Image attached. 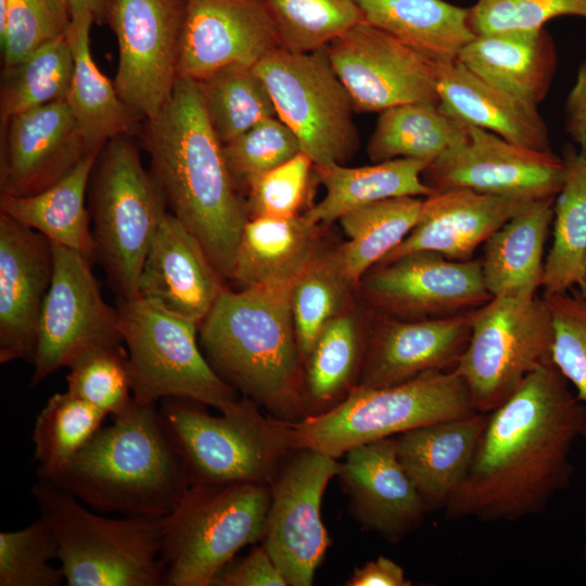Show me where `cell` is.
Masks as SVG:
<instances>
[{
    "label": "cell",
    "instance_id": "7c38bea8",
    "mask_svg": "<svg viewBox=\"0 0 586 586\" xmlns=\"http://www.w3.org/2000/svg\"><path fill=\"white\" fill-rule=\"evenodd\" d=\"M277 116L295 133L314 165L345 164L359 146L352 99L327 48L294 52L278 48L254 66Z\"/></svg>",
    "mask_w": 586,
    "mask_h": 586
},
{
    "label": "cell",
    "instance_id": "6da1fadb",
    "mask_svg": "<svg viewBox=\"0 0 586 586\" xmlns=\"http://www.w3.org/2000/svg\"><path fill=\"white\" fill-rule=\"evenodd\" d=\"M586 407L552 361L488 412L472 466L448 501V520L517 521L542 512L571 480L570 454Z\"/></svg>",
    "mask_w": 586,
    "mask_h": 586
},
{
    "label": "cell",
    "instance_id": "7dc6e473",
    "mask_svg": "<svg viewBox=\"0 0 586 586\" xmlns=\"http://www.w3.org/2000/svg\"><path fill=\"white\" fill-rule=\"evenodd\" d=\"M69 25L71 14L62 0H8L7 23L0 33L4 66L65 37Z\"/></svg>",
    "mask_w": 586,
    "mask_h": 586
},
{
    "label": "cell",
    "instance_id": "484cf974",
    "mask_svg": "<svg viewBox=\"0 0 586 586\" xmlns=\"http://www.w3.org/2000/svg\"><path fill=\"white\" fill-rule=\"evenodd\" d=\"M488 413L419 426L394 436L397 458L428 512L445 509L464 481Z\"/></svg>",
    "mask_w": 586,
    "mask_h": 586
},
{
    "label": "cell",
    "instance_id": "7402d4cb",
    "mask_svg": "<svg viewBox=\"0 0 586 586\" xmlns=\"http://www.w3.org/2000/svg\"><path fill=\"white\" fill-rule=\"evenodd\" d=\"M475 309L420 320L380 314L369 328L357 385L390 386L426 371L454 369L468 345Z\"/></svg>",
    "mask_w": 586,
    "mask_h": 586
},
{
    "label": "cell",
    "instance_id": "4316f807",
    "mask_svg": "<svg viewBox=\"0 0 586 586\" xmlns=\"http://www.w3.org/2000/svg\"><path fill=\"white\" fill-rule=\"evenodd\" d=\"M435 76L440 106L457 120L524 148L551 151L538 106L487 82L458 60L435 63Z\"/></svg>",
    "mask_w": 586,
    "mask_h": 586
},
{
    "label": "cell",
    "instance_id": "9a60e30c",
    "mask_svg": "<svg viewBox=\"0 0 586 586\" xmlns=\"http://www.w3.org/2000/svg\"><path fill=\"white\" fill-rule=\"evenodd\" d=\"M52 247L54 273L38 323L31 388L88 348L124 343L117 309L104 301L91 262L75 250Z\"/></svg>",
    "mask_w": 586,
    "mask_h": 586
},
{
    "label": "cell",
    "instance_id": "c3c4849f",
    "mask_svg": "<svg viewBox=\"0 0 586 586\" xmlns=\"http://www.w3.org/2000/svg\"><path fill=\"white\" fill-rule=\"evenodd\" d=\"M544 298L553 327L551 361L586 407V300L575 288ZM582 437L586 442V426Z\"/></svg>",
    "mask_w": 586,
    "mask_h": 586
},
{
    "label": "cell",
    "instance_id": "4fadbf2b",
    "mask_svg": "<svg viewBox=\"0 0 586 586\" xmlns=\"http://www.w3.org/2000/svg\"><path fill=\"white\" fill-rule=\"evenodd\" d=\"M186 0H110L105 13L118 44L114 85L139 119L155 117L178 80Z\"/></svg>",
    "mask_w": 586,
    "mask_h": 586
},
{
    "label": "cell",
    "instance_id": "816d5d0a",
    "mask_svg": "<svg viewBox=\"0 0 586 586\" xmlns=\"http://www.w3.org/2000/svg\"><path fill=\"white\" fill-rule=\"evenodd\" d=\"M213 586H288V583L262 545L237 562L231 561L218 574Z\"/></svg>",
    "mask_w": 586,
    "mask_h": 586
},
{
    "label": "cell",
    "instance_id": "52a82bcc",
    "mask_svg": "<svg viewBox=\"0 0 586 586\" xmlns=\"http://www.w3.org/2000/svg\"><path fill=\"white\" fill-rule=\"evenodd\" d=\"M163 428L193 484H270L292 450L286 422L265 417L243 396L218 416L205 405L160 400Z\"/></svg>",
    "mask_w": 586,
    "mask_h": 586
},
{
    "label": "cell",
    "instance_id": "3957f363",
    "mask_svg": "<svg viewBox=\"0 0 586 586\" xmlns=\"http://www.w3.org/2000/svg\"><path fill=\"white\" fill-rule=\"evenodd\" d=\"M292 284L226 288L199 326L201 348L216 373L283 421L308 416Z\"/></svg>",
    "mask_w": 586,
    "mask_h": 586
},
{
    "label": "cell",
    "instance_id": "7bdbcfd3",
    "mask_svg": "<svg viewBox=\"0 0 586 586\" xmlns=\"http://www.w3.org/2000/svg\"><path fill=\"white\" fill-rule=\"evenodd\" d=\"M280 47L294 52L326 48L349 28L365 22L356 0H263Z\"/></svg>",
    "mask_w": 586,
    "mask_h": 586
},
{
    "label": "cell",
    "instance_id": "ba28073f",
    "mask_svg": "<svg viewBox=\"0 0 586 586\" xmlns=\"http://www.w3.org/2000/svg\"><path fill=\"white\" fill-rule=\"evenodd\" d=\"M87 196L97 258L110 286L117 298L139 297L142 265L167 206L131 136L100 149Z\"/></svg>",
    "mask_w": 586,
    "mask_h": 586
},
{
    "label": "cell",
    "instance_id": "e0dca14e",
    "mask_svg": "<svg viewBox=\"0 0 586 586\" xmlns=\"http://www.w3.org/2000/svg\"><path fill=\"white\" fill-rule=\"evenodd\" d=\"M326 48L355 112L380 113L413 102L440 104L435 62L367 22Z\"/></svg>",
    "mask_w": 586,
    "mask_h": 586
},
{
    "label": "cell",
    "instance_id": "f1b7e54d",
    "mask_svg": "<svg viewBox=\"0 0 586 586\" xmlns=\"http://www.w3.org/2000/svg\"><path fill=\"white\" fill-rule=\"evenodd\" d=\"M556 196L527 201L485 241L482 273L493 297L537 294Z\"/></svg>",
    "mask_w": 586,
    "mask_h": 586
},
{
    "label": "cell",
    "instance_id": "6f0895ef",
    "mask_svg": "<svg viewBox=\"0 0 586 586\" xmlns=\"http://www.w3.org/2000/svg\"><path fill=\"white\" fill-rule=\"evenodd\" d=\"M585 535H586V522H585ZM583 559L586 562V539L583 547Z\"/></svg>",
    "mask_w": 586,
    "mask_h": 586
},
{
    "label": "cell",
    "instance_id": "9f6ffc18",
    "mask_svg": "<svg viewBox=\"0 0 586 586\" xmlns=\"http://www.w3.org/2000/svg\"><path fill=\"white\" fill-rule=\"evenodd\" d=\"M578 293L586 300V256L576 282Z\"/></svg>",
    "mask_w": 586,
    "mask_h": 586
},
{
    "label": "cell",
    "instance_id": "836d02e7",
    "mask_svg": "<svg viewBox=\"0 0 586 586\" xmlns=\"http://www.w3.org/2000/svg\"><path fill=\"white\" fill-rule=\"evenodd\" d=\"M98 153L87 154L64 178L37 194L0 195V213L92 262L97 253L86 198Z\"/></svg>",
    "mask_w": 586,
    "mask_h": 586
},
{
    "label": "cell",
    "instance_id": "44dd1931",
    "mask_svg": "<svg viewBox=\"0 0 586 586\" xmlns=\"http://www.w3.org/2000/svg\"><path fill=\"white\" fill-rule=\"evenodd\" d=\"M53 273L52 243L0 213V364L33 362Z\"/></svg>",
    "mask_w": 586,
    "mask_h": 586
},
{
    "label": "cell",
    "instance_id": "db71d44e",
    "mask_svg": "<svg viewBox=\"0 0 586 586\" xmlns=\"http://www.w3.org/2000/svg\"><path fill=\"white\" fill-rule=\"evenodd\" d=\"M404 569L392 559L379 556L365 565L356 568L346 586H410Z\"/></svg>",
    "mask_w": 586,
    "mask_h": 586
},
{
    "label": "cell",
    "instance_id": "5b68a950",
    "mask_svg": "<svg viewBox=\"0 0 586 586\" xmlns=\"http://www.w3.org/2000/svg\"><path fill=\"white\" fill-rule=\"evenodd\" d=\"M31 495L50 527L68 586H163L164 518H109L38 477Z\"/></svg>",
    "mask_w": 586,
    "mask_h": 586
},
{
    "label": "cell",
    "instance_id": "d6a6232c",
    "mask_svg": "<svg viewBox=\"0 0 586 586\" xmlns=\"http://www.w3.org/2000/svg\"><path fill=\"white\" fill-rule=\"evenodd\" d=\"M429 162L395 158L361 167L314 165L326 194L304 214L310 221L330 224L361 206L398 196H430L435 191L422 179Z\"/></svg>",
    "mask_w": 586,
    "mask_h": 586
},
{
    "label": "cell",
    "instance_id": "8fae6325",
    "mask_svg": "<svg viewBox=\"0 0 586 586\" xmlns=\"http://www.w3.org/2000/svg\"><path fill=\"white\" fill-rule=\"evenodd\" d=\"M553 327L548 304L535 295L496 296L475 309L470 339L454 368L476 412L507 400L525 378L551 361Z\"/></svg>",
    "mask_w": 586,
    "mask_h": 586
},
{
    "label": "cell",
    "instance_id": "11a10c76",
    "mask_svg": "<svg viewBox=\"0 0 586 586\" xmlns=\"http://www.w3.org/2000/svg\"><path fill=\"white\" fill-rule=\"evenodd\" d=\"M71 16L76 13H90L94 22H105V13L110 0H62Z\"/></svg>",
    "mask_w": 586,
    "mask_h": 586
},
{
    "label": "cell",
    "instance_id": "603a6c76",
    "mask_svg": "<svg viewBox=\"0 0 586 586\" xmlns=\"http://www.w3.org/2000/svg\"><path fill=\"white\" fill-rule=\"evenodd\" d=\"M344 456L336 476L365 530L397 543L422 524L428 510L397 458L394 436L355 446Z\"/></svg>",
    "mask_w": 586,
    "mask_h": 586
},
{
    "label": "cell",
    "instance_id": "bcb514c9",
    "mask_svg": "<svg viewBox=\"0 0 586 586\" xmlns=\"http://www.w3.org/2000/svg\"><path fill=\"white\" fill-rule=\"evenodd\" d=\"M53 534L39 518L26 527L0 533V586H60L65 582Z\"/></svg>",
    "mask_w": 586,
    "mask_h": 586
},
{
    "label": "cell",
    "instance_id": "d4e9b609",
    "mask_svg": "<svg viewBox=\"0 0 586 586\" xmlns=\"http://www.w3.org/2000/svg\"><path fill=\"white\" fill-rule=\"evenodd\" d=\"M527 201L466 188L435 192L423 200L418 221L409 234L379 264L418 251L435 252L450 260L472 259L476 247Z\"/></svg>",
    "mask_w": 586,
    "mask_h": 586
},
{
    "label": "cell",
    "instance_id": "8992f818",
    "mask_svg": "<svg viewBox=\"0 0 586 586\" xmlns=\"http://www.w3.org/2000/svg\"><path fill=\"white\" fill-rule=\"evenodd\" d=\"M473 412L463 379L450 369L390 386L356 385L331 409L285 422L292 449L309 448L339 459L355 446Z\"/></svg>",
    "mask_w": 586,
    "mask_h": 586
},
{
    "label": "cell",
    "instance_id": "ffe728a7",
    "mask_svg": "<svg viewBox=\"0 0 586 586\" xmlns=\"http://www.w3.org/2000/svg\"><path fill=\"white\" fill-rule=\"evenodd\" d=\"M0 128V195L37 194L88 154L66 100L17 114Z\"/></svg>",
    "mask_w": 586,
    "mask_h": 586
},
{
    "label": "cell",
    "instance_id": "f5cc1de1",
    "mask_svg": "<svg viewBox=\"0 0 586 586\" xmlns=\"http://www.w3.org/2000/svg\"><path fill=\"white\" fill-rule=\"evenodd\" d=\"M564 128L575 143L578 155L586 160V60L578 66L565 100Z\"/></svg>",
    "mask_w": 586,
    "mask_h": 586
},
{
    "label": "cell",
    "instance_id": "4dcf8cb0",
    "mask_svg": "<svg viewBox=\"0 0 586 586\" xmlns=\"http://www.w3.org/2000/svg\"><path fill=\"white\" fill-rule=\"evenodd\" d=\"M318 230L304 214L249 218L229 280L240 290L293 282L318 251Z\"/></svg>",
    "mask_w": 586,
    "mask_h": 586
},
{
    "label": "cell",
    "instance_id": "5bb4252c",
    "mask_svg": "<svg viewBox=\"0 0 586 586\" xmlns=\"http://www.w3.org/2000/svg\"><path fill=\"white\" fill-rule=\"evenodd\" d=\"M340 462L309 448L292 449L270 486V505L262 538L288 586H310L330 546L321 501Z\"/></svg>",
    "mask_w": 586,
    "mask_h": 586
},
{
    "label": "cell",
    "instance_id": "30bf717a",
    "mask_svg": "<svg viewBox=\"0 0 586 586\" xmlns=\"http://www.w3.org/2000/svg\"><path fill=\"white\" fill-rule=\"evenodd\" d=\"M132 396L140 404L183 398L227 410L239 397L207 361L199 323L141 297L116 300Z\"/></svg>",
    "mask_w": 586,
    "mask_h": 586
},
{
    "label": "cell",
    "instance_id": "74e56055",
    "mask_svg": "<svg viewBox=\"0 0 586 586\" xmlns=\"http://www.w3.org/2000/svg\"><path fill=\"white\" fill-rule=\"evenodd\" d=\"M562 158L565 174L553 204V241L544 263V295L574 288L586 256V160L571 145Z\"/></svg>",
    "mask_w": 586,
    "mask_h": 586
},
{
    "label": "cell",
    "instance_id": "1f68e13d",
    "mask_svg": "<svg viewBox=\"0 0 586 586\" xmlns=\"http://www.w3.org/2000/svg\"><path fill=\"white\" fill-rule=\"evenodd\" d=\"M365 22L432 62H450L476 37L470 9L445 0H356Z\"/></svg>",
    "mask_w": 586,
    "mask_h": 586
},
{
    "label": "cell",
    "instance_id": "2e32d148",
    "mask_svg": "<svg viewBox=\"0 0 586 586\" xmlns=\"http://www.w3.org/2000/svg\"><path fill=\"white\" fill-rule=\"evenodd\" d=\"M362 297L379 314L420 320L481 307L493 298L481 258L450 260L418 251L372 267L359 281Z\"/></svg>",
    "mask_w": 586,
    "mask_h": 586
},
{
    "label": "cell",
    "instance_id": "f546056e",
    "mask_svg": "<svg viewBox=\"0 0 586 586\" xmlns=\"http://www.w3.org/2000/svg\"><path fill=\"white\" fill-rule=\"evenodd\" d=\"M90 13L71 16L66 38L71 44L74 69L66 102L84 138L87 153H97L111 139L132 136L139 118L119 98L112 82L95 64L90 50Z\"/></svg>",
    "mask_w": 586,
    "mask_h": 586
},
{
    "label": "cell",
    "instance_id": "8d00e7d4",
    "mask_svg": "<svg viewBox=\"0 0 586 586\" xmlns=\"http://www.w3.org/2000/svg\"><path fill=\"white\" fill-rule=\"evenodd\" d=\"M422 203L418 196L391 198L351 211L339 219L348 240L335 252L356 286L409 234L418 221Z\"/></svg>",
    "mask_w": 586,
    "mask_h": 586
},
{
    "label": "cell",
    "instance_id": "ab89813d",
    "mask_svg": "<svg viewBox=\"0 0 586 586\" xmlns=\"http://www.w3.org/2000/svg\"><path fill=\"white\" fill-rule=\"evenodd\" d=\"M73 69L74 58L66 36L18 63L4 66L0 85V126L17 114L65 100Z\"/></svg>",
    "mask_w": 586,
    "mask_h": 586
},
{
    "label": "cell",
    "instance_id": "277c9868",
    "mask_svg": "<svg viewBox=\"0 0 586 586\" xmlns=\"http://www.w3.org/2000/svg\"><path fill=\"white\" fill-rule=\"evenodd\" d=\"M112 419L65 467L44 480L102 513L167 517L191 483L156 404L133 399Z\"/></svg>",
    "mask_w": 586,
    "mask_h": 586
},
{
    "label": "cell",
    "instance_id": "f907efd6",
    "mask_svg": "<svg viewBox=\"0 0 586 586\" xmlns=\"http://www.w3.org/2000/svg\"><path fill=\"white\" fill-rule=\"evenodd\" d=\"M311 169L313 160L300 152L260 176L245 191L247 217H291L300 214Z\"/></svg>",
    "mask_w": 586,
    "mask_h": 586
},
{
    "label": "cell",
    "instance_id": "f35d334b",
    "mask_svg": "<svg viewBox=\"0 0 586 586\" xmlns=\"http://www.w3.org/2000/svg\"><path fill=\"white\" fill-rule=\"evenodd\" d=\"M196 82L206 117L222 145L260 120L277 116L270 93L254 66L228 65Z\"/></svg>",
    "mask_w": 586,
    "mask_h": 586
},
{
    "label": "cell",
    "instance_id": "60d3db41",
    "mask_svg": "<svg viewBox=\"0 0 586 586\" xmlns=\"http://www.w3.org/2000/svg\"><path fill=\"white\" fill-rule=\"evenodd\" d=\"M335 250L317 251L291 289V307L303 364L319 332L346 311L353 288Z\"/></svg>",
    "mask_w": 586,
    "mask_h": 586
},
{
    "label": "cell",
    "instance_id": "681fc988",
    "mask_svg": "<svg viewBox=\"0 0 586 586\" xmlns=\"http://www.w3.org/2000/svg\"><path fill=\"white\" fill-rule=\"evenodd\" d=\"M469 9L476 35L539 29L560 16L586 20V0H476Z\"/></svg>",
    "mask_w": 586,
    "mask_h": 586
},
{
    "label": "cell",
    "instance_id": "e575fe53",
    "mask_svg": "<svg viewBox=\"0 0 586 586\" xmlns=\"http://www.w3.org/2000/svg\"><path fill=\"white\" fill-rule=\"evenodd\" d=\"M369 328L345 311L319 332L304 361L308 416L331 409L357 385Z\"/></svg>",
    "mask_w": 586,
    "mask_h": 586
},
{
    "label": "cell",
    "instance_id": "7a4b0ae2",
    "mask_svg": "<svg viewBox=\"0 0 586 586\" xmlns=\"http://www.w3.org/2000/svg\"><path fill=\"white\" fill-rule=\"evenodd\" d=\"M150 173L167 208L202 244L224 279H230L249 219L204 112L198 82L178 78L160 113L145 120Z\"/></svg>",
    "mask_w": 586,
    "mask_h": 586
},
{
    "label": "cell",
    "instance_id": "b9f144b4",
    "mask_svg": "<svg viewBox=\"0 0 586 586\" xmlns=\"http://www.w3.org/2000/svg\"><path fill=\"white\" fill-rule=\"evenodd\" d=\"M106 415L69 392L48 398L36 417L31 441L37 475L49 479L102 428Z\"/></svg>",
    "mask_w": 586,
    "mask_h": 586
},
{
    "label": "cell",
    "instance_id": "9c48e42d",
    "mask_svg": "<svg viewBox=\"0 0 586 586\" xmlns=\"http://www.w3.org/2000/svg\"><path fill=\"white\" fill-rule=\"evenodd\" d=\"M270 497L263 483L191 485L164 518L165 586H213L241 548L262 540Z\"/></svg>",
    "mask_w": 586,
    "mask_h": 586
},
{
    "label": "cell",
    "instance_id": "f6af8a7d",
    "mask_svg": "<svg viewBox=\"0 0 586 586\" xmlns=\"http://www.w3.org/2000/svg\"><path fill=\"white\" fill-rule=\"evenodd\" d=\"M302 152L295 133L278 116L267 117L224 144V155L239 191Z\"/></svg>",
    "mask_w": 586,
    "mask_h": 586
},
{
    "label": "cell",
    "instance_id": "d6986e66",
    "mask_svg": "<svg viewBox=\"0 0 586 586\" xmlns=\"http://www.w3.org/2000/svg\"><path fill=\"white\" fill-rule=\"evenodd\" d=\"M278 48L263 0H186L178 78L198 81L228 65L255 66Z\"/></svg>",
    "mask_w": 586,
    "mask_h": 586
},
{
    "label": "cell",
    "instance_id": "83f0119b",
    "mask_svg": "<svg viewBox=\"0 0 586 586\" xmlns=\"http://www.w3.org/2000/svg\"><path fill=\"white\" fill-rule=\"evenodd\" d=\"M457 60L487 82L538 106L556 76L558 51L543 27L476 35Z\"/></svg>",
    "mask_w": 586,
    "mask_h": 586
},
{
    "label": "cell",
    "instance_id": "ac0fdd59",
    "mask_svg": "<svg viewBox=\"0 0 586 586\" xmlns=\"http://www.w3.org/2000/svg\"><path fill=\"white\" fill-rule=\"evenodd\" d=\"M466 138L433 161L422 174L435 192L466 188L479 193L537 200L556 196L565 166L552 151L511 143L475 126Z\"/></svg>",
    "mask_w": 586,
    "mask_h": 586
},
{
    "label": "cell",
    "instance_id": "cb8c5ba5",
    "mask_svg": "<svg viewBox=\"0 0 586 586\" xmlns=\"http://www.w3.org/2000/svg\"><path fill=\"white\" fill-rule=\"evenodd\" d=\"M199 240L169 212L163 217L139 278V297L196 323L226 289Z\"/></svg>",
    "mask_w": 586,
    "mask_h": 586
},
{
    "label": "cell",
    "instance_id": "d590c367",
    "mask_svg": "<svg viewBox=\"0 0 586 586\" xmlns=\"http://www.w3.org/2000/svg\"><path fill=\"white\" fill-rule=\"evenodd\" d=\"M466 135V124L444 112L440 104L406 103L380 112L367 154L373 163L413 158L431 164Z\"/></svg>",
    "mask_w": 586,
    "mask_h": 586
},
{
    "label": "cell",
    "instance_id": "ee69618b",
    "mask_svg": "<svg viewBox=\"0 0 586 586\" xmlns=\"http://www.w3.org/2000/svg\"><path fill=\"white\" fill-rule=\"evenodd\" d=\"M67 392L112 418L132 403L127 349L123 343L88 348L67 366Z\"/></svg>",
    "mask_w": 586,
    "mask_h": 586
}]
</instances>
